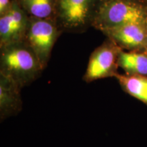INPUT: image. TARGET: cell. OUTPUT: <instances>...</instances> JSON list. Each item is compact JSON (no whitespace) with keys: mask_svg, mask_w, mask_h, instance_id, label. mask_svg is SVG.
I'll return each mask as SVG.
<instances>
[{"mask_svg":"<svg viewBox=\"0 0 147 147\" xmlns=\"http://www.w3.org/2000/svg\"><path fill=\"white\" fill-rule=\"evenodd\" d=\"M118 65L126 74L147 76V52L121 50L119 54Z\"/></svg>","mask_w":147,"mask_h":147,"instance_id":"8","label":"cell"},{"mask_svg":"<svg viewBox=\"0 0 147 147\" xmlns=\"http://www.w3.org/2000/svg\"><path fill=\"white\" fill-rule=\"evenodd\" d=\"M96 21L102 30L131 23L147 26V8L131 0H108L100 8Z\"/></svg>","mask_w":147,"mask_h":147,"instance_id":"2","label":"cell"},{"mask_svg":"<svg viewBox=\"0 0 147 147\" xmlns=\"http://www.w3.org/2000/svg\"><path fill=\"white\" fill-rule=\"evenodd\" d=\"M121 49L128 51H147V26L131 23L104 29Z\"/></svg>","mask_w":147,"mask_h":147,"instance_id":"5","label":"cell"},{"mask_svg":"<svg viewBox=\"0 0 147 147\" xmlns=\"http://www.w3.org/2000/svg\"><path fill=\"white\" fill-rule=\"evenodd\" d=\"M12 3L10 0H0V14L1 15L4 14L10 9Z\"/></svg>","mask_w":147,"mask_h":147,"instance_id":"12","label":"cell"},{"mask_svg":"<svg viewBox=\"0 0 147 147\" xmlns=\"http://www.w3.org/2000/svg\"><path fill=\"white\" fill-rule=\"evenodd\" d=\"M21 2L29 14L39 19L50 16L53 10L52 0H22Z\"/></svg>","mask_w":147,"mask_h":147,"instance_id":"10","label":"cell"},{"mask_svg":"<svg viewBox=\"0 0 147 147\" xmlns=\"http://www.w3.org/2000/svg\"><path fill=\"white\" fill-rule=\"evenodd\" d=\"M131 1H135V0H131Z\"/></svg>","mask_w":147,"mask_h":147,"instance_id":"13","label":"cell"},{"mask_svg":"<svg viewBox=\"0 0 147 147\" xmlns=\"http://www.w3.org/2000/svg\"><path fill=\"white\" fill-rule=\"evenodd\" d=\"M146 8H147V7H146Z\"/></svg>","mask_w":147,"mask_h":147,"instance_id":"14","label":"cell"},{"mask_svg":"<svg viewBox=\"0 0 147 147\" xmlns=\"http://www.w3.org/2000/svg\"><path fill=\"white\" fill-rule=\"evenodd\" d=\"M121 51V48L115 44H105L97 48L90 57L84 80L91 82L99 79L115 77L118 73V58Z\"/></svg>","mask_w":147,"mask_h":147,"instance_id":"3","label":"cell"},{"mask_svg":"<svg viewBox=\"0 0 147 147\" xmlns=\"http://www.w3.org/2000/svg\"><path fill=\"white\" fill-rule=\"evenodd\" d=\"M1 71L23 88L34 81L44 69L38 57L29 46L10 44L3 47L1 53Z\"/></svg>","mask_w":147,"mask_h":147,"instance_id":"1","label":"cell"},{"mask_svg":"<svg viewBox=\"0 0 147 147\" xmlns=\"http://www.w3.org/2000/svg\"><path fill=\"white\" fill-rule=\"evenodd\" d=\"M22 88L13 80L0 74V120L16 116L23 109Z\"/></svg>","mask_w":147,"mask_h":147,"instance_id":"6","label":"cell"},{"mask_svg":"<svg viewBox=\"0 0 147 147\" xmlns=\"http://www.w3.org/2000/svg\"><path fill=\"white\" fill-rule=\"evenodd\" d=\"M8 12L12 19L16 40H18L26 29L27 17L25 12L18 7L16 3H12Z\"/></svg>","mask_w":147,"mask_h":147,"instance_id":"11","label":"cell"},{"mask_svg":"<svg viewBox=\"0 0 147 147\" xmlns=\"http://www.w3.org/2000/svg\"><path fill=\"white\" fill-rule=\"evenodd\" d=\"M146 52H147V51H146Z\"/></svg>","mask_w":147,"mask_h":147,"instance_id":"15","label":"cell"},{"mask_svg":"<svg viewBox=\"0 0 147 147\" xmlns=\"http://www.w3.org/2000/svg\"><path fill=\"white\" fill-rule=\"evenodd\" d=\"M56 35L57 31L53 24L45 19L35 20L29 29V46L38 57L44 68L50 58Z\"/></svg>","mask_w":147,"mask_h":147,"instance_id":"4","label":"cell"},{"mask_svg":"<svg viewBox=\"0 0 147 147\" xmlns=\"http://www.w3.org/2000/svg\"><path fill=\"white\" fill-rule=\"evenodd\" d=\"M91 0H59V13L65 25L76 27L83 25L89 14Z\"/></svg>","mask_w":147,"mask_h":147,"instance_id":"7","label":"cell"},{"mask_svg":"<svg viewBox=\"0 0 147 147\" xmlns=\"http://www.w3.org/2000/svg\"><path fill=\"white\" fill-rule=\"evenodd\" d=\"M115 77L126 93L147 106V76L117 73Z\"/></svg>","mask_w":147,"mask_h":147,"instance_id":"9","label":"cell"}]
</instances>
